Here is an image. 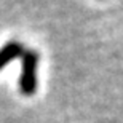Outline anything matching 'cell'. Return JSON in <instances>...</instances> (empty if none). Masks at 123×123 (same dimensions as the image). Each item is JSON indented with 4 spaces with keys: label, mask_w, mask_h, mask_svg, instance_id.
Segmentation results:
<instances>
[{
    "label": "cell",
    "mask_w": 123,
    "mask_h": 123,
    "mask_svg": "<svg viewBox=\"0 0 123 123\" xmlns=\"http://www.w3.org/2000/svg\"><path fill=\"white\" fill-rule=\"evenodd\" d=\"M40 56L35 50H24L21 55L19 91L24 96H34L37 91V67Z\"/></svg>",
    "instance_id": "6da1fadb"
},
{
    "label": "cell",
    "mask_w": 123,
    "mask_h": 123,
    "mask_svg": "<svg viewBox=\"0 0 123 123\" xmlns=\"http://www.w3.org/2000/svg\"><path fill=\"white\" fill-rule=\"evenodd\" d=\"M23 53H24V46L21 42H8L0 50V70L5 66H8L11 61H14L16 58H21Z\"/></svg>",
    "instance_id": "7a4b0ae2"
}]
</instances>
